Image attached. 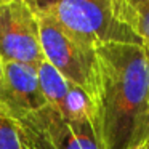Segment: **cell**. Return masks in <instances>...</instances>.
<instances>
[{
	"mask_svg": "<svg viewBox=\"0 0 149 149\" xmlns=\"http://www.w3.org/2000/svg\"><path fill=\"white\" fill-rule=\"evenodd\" d=\"M39 15L55 19L95 47L138 43V37L119 19L114 0H29Z\"/></svg>",
	"mask_w": 149,
	"mask_h": 149,
	"instance_id": "obj_2",
	"label": "cell"
},
{
	"mask_svg": "<svg viewBox=\"0 0 149 149\" xmlns=\"http://www.w3.org/2000/svg\"><path fill=\"white\" fill-rule=\"evenodd\" d=\"M119 19L149 52V0H114Z\"/></svg>",
	"mask_w": 149,
	"mask_h": 149,
	"instance_id": "obj_7",
	"label": "cell"
},
{
	"mask_svg": "<svg viewBox=\"0 0 149 149\" xmlns=\"http://www.w3.org/2000/svg\"><path fill=\"white\" fill-rule=\"evenodd\" d=\"M96 120L104 149L149 146V52L138 43L98 47Z\"/></svg>",
	"mask_w": 149,
	"mask_h": 149,
	"instance_id": "obj_1",
	"label": "cell"
},
{
	"mask_svg": "<svg viewBox=\"0 0 149 149\" xmlns=\"http://www.w3.org/2000/svg\"><path fill=\"white\" fill-rule=\"evenodd\" d=\"M19 123L31 149H82L71 123L50 106Z\"/></svg>",
	"mask_w": 149,
	"mask_h": 149,
	"instance_id": "obj_6",
	"label": "cell"
},
{
	"mask_svg": "<svg viewBox=\"0 0 149 149\" xmlns=\"http://www.w3.org/2000/svg\"><path fill=\"white\" fill-rule=\"evenodd\" d=\"M0 149H31L23 125L11 117L0 114Z\"/></svg>",
	"mask_w": 149,
	"mask_h": 149,
	"instance_id": "obj_9",
	"label": "cell"
},
{
	"mask_svg": "<svg viewBox=\"0 0 149 149\" xmlns=\"http://www.w3.org/2000/svg\"><path fill=\"white\" fill-rule=\"evenodd\" d=\"M8 2H11V0H0V7H2V5H5V3H8Z\"/></svg>",
	"mask_w": 149,
	"mask_h": 149,
	"instance_id": "obj_12",
	"label": "cell"
},
{
	"mask_svg": "<svg viewBox=\"0 0 149 149\" xmlns=\"http://www.w3.org/2000/svg\"><path fill=\"white\" fill-rule=\"evenodd\" d=\"M0 59L32 66L45 61L39 13L29 0H11L0 7Z\"/></svg>",
	"mask_w": 149,
	"mask_h": 149,
	"instance_id": "obj_4",
	"label": "cell"
},
{
	"mask_svg": "<svg viewBox=\"0 0 149 149\" xmlns=\"http://www.w3.org/2000/svg\"><path fill=\"white\" fill-rule=\"evenodd\" d=\"M69 123H71L74 135L82 149H104L98 128L95 125V120H80V122Z\"/></svg>",
	"mask_w": 149,
	"mask_h": 149,
	"instance_id": "obj_10",
	"label": "cell"
},
{
	"mask_svg": "<svg viewBox=\"0 0 149 149\" xmlns=\"http://www.w3.org/2000/svg\"><path fill=\"white\" fill-rule=\"evenodd\" d=\"M39 71V82H40V88L43 91L47 103L50 107H53L55 111H59L64 103L66 96H68L69 90L74 84L69 82L64 75L59 71H56L50 63L43 61L37 66Z\"/></svg>",
	"mask_w": 149,
	"mask_h": 149,
	"instance_id": "obj_8",
	"label": "cell"
},
{
	"mask_svg": "<svg viewBox=\"0 0 149 149\" xmlns=\"http://www.w3.org/2000/svg\"><path fill=\"white\" fill-rule=\"evenodd\" d=\"M48 106L39 82L37 66L24 63H3L0 85V112L11 119L26 117Z\"/></svg>",
	"mask_w": 149,
	"mask_h": 149,
	"instance_id": "obj_5",
	"label": "cell"
},
{
	"mask_svg": "<svg viewBox=\"0 0 149 149\" xmlns=\"http://www.w3.org/2000/svg\"><path fill=\"white\" fill-rule=\"evenodd\" d=\"M39 26L45 61L96 100L100 79L98 47L74 36L45 15H39Z\"/></svg>",
	"mask_w": 149,
	"mask_h": 149,
	"instance_id": "obj_3",
	"label": "cell"
},
{
	"mask_svg": "<svg viewBox=\"0 0 149 149\" xmlns=\"http://www.w3.org/2000/svg\"><path fill=\"white\" fill-rule=\"evenodd\" d=\"M2 75H3V63H2V59H0V85H2Z\"/></svg>",
	"mask_w": 149,
	"mask_h": 149,
	"instance_id": "obj_11",
	"label": "cell"
},
{
	"mask_svg": "<svg viewBox=\"0 0 149 149\" xmlns=\"http://www.w3.org/2000/svg\"><path fill=\"white\" fill-rule=\"evenodd\" d=\"M146 149H149V146H148V148H146Z\"/></svg>",
	"mask_w": 149,
	"mask_h": 149,
	"instance_id": "obj_13",
	"label": "cell"
}]
</instances>
